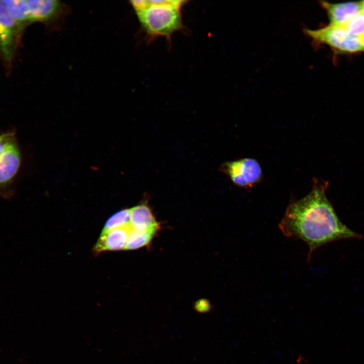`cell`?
<instances>
[{
  "instance_id": "cell-7",
  "label": "cell",
  "mask_w": 364,
  "mask_h": 364,
  "mask_svg": "<svg viewBox=\"0 0 364 364\" xmlns=\"http://www.w3.org/2000/svg\"><path fill=\"white\" fill-rule=\"evenodd\" d=\"M223 167L232 181L240 187H250L261 177V167L254 159L244 158L228 162Z\"/></svg>"
},
{
  "instance_id": "cell-3",
  "label": "cell",
  "mask_w": 364,
  "mask_h": 364,
  "mask_svg": "<svg viewBox=\"0 0 364 364\" xmlns=\"http://www.w3.org/2000/svg\"><path fill=\"white\" fill-rule=\"evenodd\" d=\"M10 14L23 28L34 22L49 21L55 17L61 5L55 0H5Z\"/></svg>"
},
{
  "instance_id": "cell-6",
  "label": "cell",
  "mask_w": 364,
  "mask_h": 364,
  "mask_svg": "<svg viewBox=\"0 0 364 364\" xmlns=\"http://www.w3.org/2000/svg\"><path fill=\"white\" fill-rule=\"evenodd\" d=\"M22 29L0 0V54L8 67L13 61Z\"/></svg>"
},
{
  "instance_id": "cell-14",
  "label": "cell",
  "mask_w": 364,
  "mask_h": 364,
  "mask_svg": "<svg viewBox=\"0 0 364 364\" xmlns=\"http://www.w3.org/2000/svg\"><path fill=\"white\" fill-rule=\"evenodd\" d=\"M195 309L200 312H206L210 310L211 306L209 302L205 299L197 301L194 305Z\"/></svg>"
},
{
  "instance_id": "cell-10",
  "label": "cell",
  "mask_w": 364,
  "mask_h": 364,
  "mask_svg": "<svg viewBox=\"0 0 364 364\" xmlns=\"http://www.w3.org/2000/svg\"><path fill=\"white\" fill-rule=\"evenodd\" d=\"M129 209V222L132 228L143 230L159 228L152 211L145 203H141Z\"/></svg>"
},
{
  "instance_id": "cell-2",
  "label": "cell",
  "mask_w": 364,
  "mask_h": 364,
  "mask_svg": "<svg viewBox=\"0 0 364 364\" xmlns=\"http://www.w3.org/2000/svg\"><path fill=\"white\" fill-rule=\"evenodd\" d=\"M134 9L142 28L150 37L169 39L182 28L181 9L186 1H132Z\"/></svg>"
},
{
  "instance_id": "cell-9",
  "label": "cell",
  "mask_w": 364,
  "mask_h": 364,
  "mask_svg": "<svg viewBox=\"0 0 364 364\" xmlns=\"http://www.w3.org/2000/svg\"><path fill=\"white\" fill-rule=\"evenodd\" d=\"M322 7L326 10L331 24L342 26L362 12L361 2L342 4H331L322 2Z\"/></svg>"
},
{
  "instance_id": "cell-15",
  "label": "cell",
  "mask_w": 364,
  "mask_h": 364,
  "mask_svg": "<svg viewBox=\"0 0 364 364\" xmlns=\"http://www.w3.org/2000/svg\"><path fill=\"white\" fill-rule=\"evenodd\" d=\"M359 36L361 39V41H362L363 45H364V33L360 35Z\"/></svg>"
},
{
  "instance_id": "cell-12",
  "label": "cell",
  "mask_w": 364,
  "mask_h": 364,
  "mask_svg": "<svg viewBox=\"0 0 364 364\" xmlns=\"http://www.w3.org/2000/svg\"><path fill=\"white\" fill-rule=\"evenodd\" d=\"M130 224L129 209L120 210L112 214L106 221L102 232Z\"/></svg>"
},
{
  "instance_id": "cell-11",
  "label": "cell",
  "mask_w": 364,
  "mask_h": 364,
  "mask_svg": "<svg viewBox=\"0 0 364 364\" xmlns=\"http://www.w3.org/2000/svg\"><path fill=\"white\" fill-rule=\"evenodd\" d=\"M158 229L140 230L132 228L124 250H134L146 246L152 240Z\"/></svg>"
},
{
  "instance_id": "cell-8",
  "label": "cell",
  "mask_w": 364,
  "mask_h": 364,
  "mask_svg": "<svg viewBox=\"0 0 364 364\" xmlns=\"http://www.w3.org/2000/svg\"><path fill=\"white\" fill-rule=\"evenodd\" d=\"M132 229L130 224L102 232L94 251L100 253L106 251L124 250Z\"/></svg>"
},
{
  "instance_id": "cell-13",
  "label": "cell",
  "mask_w": 364,
  "mask_h": 364,
  "mask_svg": "<svg viewBox=\"0 0 364 364\" xmlns=\"http://www.w3.org/2000/svg\"><path fill=\"white\" fill-rule=\"evenodd\" d=\"M342 26L350 34L360 36L364 33V13L360 12Z\"/></svg>"
},
{
  "instance_id": "cell-4",
  "label": "cell",
  "mask_w": 364,
  "mask_h": 364,
  "mask_svg": "<svg viewBox=\"0 0 364 364\" xmlns=\"http://www.w3.org/2000/svg\"><path fill=\"white\" fill-rule=\"evenodd\" d=\"M304 32L317 44H326L342 52L364 51V45L360 36L350 34L343 26L331 24L317 29H306Z\"/></svg>"
},
{
  "instance_id": "cell-1",
  "label": "cell",
  "mask_w": 364,
  "mask_h": 364,
  "mask_svg": "<svg viewBox=\"0 0 364 364\" xmlns=\"http://www.w3.org/2000/svg\"><path fill=\"white\" fill-rule=\"evenodd\" d=\"M327 186V182L315 183L306 196L289 205L279 224L285 236L301 240L308 245V260L322 245L362 237L339 220L326 196Z\"/></svg>"
},
{
  "instance_id": "cell-5",
  "label": "cell",
  "mask_w": 364,
  "mask_h": 364,
  "mask_svg": "<svg viewBox=\"0 0 364 364\" xmlns=\"http://www.w3.org/2000/svg\"><path fill=\"white\" fill-rule=\"evenodd\" d=\"M21 162V153L16 133L9 131L0 134V188L12 183Z\"/></svg>"
},
{
  "instance_id": "cell-16",
  "label": "cell",
  "mask_w": 364,
  "mask_h": 364,
  "mask_svg": "<svg viewBox=\"0 0 364 364\" xmlns=\"http://www.w3.org/2000/svg\"><path fill=\"white\" fill-rule=\"evenodd\" d=\"M362 4V12L364 13V1L361 2Z\"/></svg>"
}]
</instances>
